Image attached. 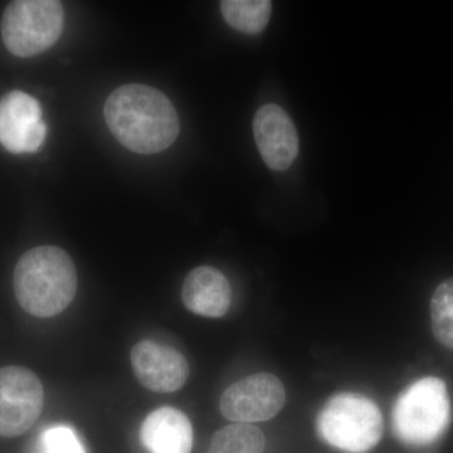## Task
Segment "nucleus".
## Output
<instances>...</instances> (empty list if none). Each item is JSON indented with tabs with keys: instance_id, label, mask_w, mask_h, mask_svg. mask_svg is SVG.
Instances as JSON below:
<instances>
[{
	"instance_id": "nucleus-1",
	"label": "nucleus",
	"mask_w": 453,
	"mask_h": 453,
	"mask_svg": "<svg viewBox=\"0 0 453 453\" xmlns=\"http://www.w3.org/2000/svg\"><path fill=\"white\" fill-rule=\"evenodd\" d=\"M104 115L112 135L134 153L151 155L177 140L180 122L177 110L159 89L131 83L107 97Z\"/></svg>"
},
{
	"instance_id": "nucleus-2",
	"label": "nucleus",
	"mask_w": 453,
	"mask_h": 453,
	"mask_svg": "<svg viewBox=\"0 0 453 453\" xmlns=\"http://www.w3.org/2000/svg\"><path fill=\"white\" fill-rule=\"evenodd\" d=\"M77 282L73 259L55 246L29 250L14 270L18 303L35 318H53L65 311L76 296Z\"/></svg>"
},
{
	"instance_id": "nucleus-3",
	"label": "nucleus",
	"mask_w": 453,
	"mask_h": 453,
	"mask_svg": "<svg viewBox=\"0 0 453 453\" xmlns=\"http://www.w3.org/2000/svg\"><path fill=\"white\" fill-rule=\"evenodd\" d=\"M316 431L326 445L344 453L372 451L383 436L380 407L365 395L344 392L324 404Z\"/></svg>"
},
{
	"instance_id": "nucleus-4",
	"label": "nucleus",
	"mask_w": 453,
	"mask_h": 453,
	"mask_svg": "<svg viewBox=\"0 0 453 453\" xmlns=\"http://www.w3.org/2000/svg\"><path fill=\"white\" fill-rule=\"evenodd\" d=\"M451 419V402L445 381L426 377L414 381L396 398L392 412L395 436L405 445L436 442Z\"/></svg>"
},
{
	"instance_id": "nucleus-5",
	"label": "nucleus",
	"mask_w": 453,
	"mask_h": 453,
	"mask_svg": "<svg viewBox=\"0 0 453 453\" xmlns=\"http://www.w3.org/2000/svg\"><path fill=\"white\" fill-rule=\"evenodd\" d=\"M65 11L57 0H16L2 18L3 42L12 55L33 57L50 50L64 31Z\"/></svg>"
},
{
	"instance_id": "nucleus-6",
	"label": "nucleus",
	"mask_w": 453,
	"mask_h": 453,
	"mask_svg": "<svg viewBox=\"0 0 453 453\" xmlns=\"http://www.w3.org/2000/svg\"><path fill=\"white\" fill-rule=\"evenodd\" d=\"M44 403L40 378L25 366L0 368V436L17 437L37 422Z\"/></svg>"
},
{
	"instance_id": "nucleus-7",
	"label": "nucleus",
	"mask_w": 453,
	"mask_h": 453,
	"mask_svg": "<svg viewBox=\"0 0 453 453\" xmlns=\"http://www.w3.org/2000/svg\"><path fill=\"white\" fill-rule=\"evenodd\" d=\"M285 402L282 381L270 372H257L229 386L220 396L219 408L229 421L252 425L273 418Z\"/></svg>"
},
{
	"instance_id": "nucleus-8",
	"label": "nucleus",
	"mask_w": 453,
	"mask_h": 453,
	"mask_svg": "<svg viewBox=\"0 0 453 453\" xmlns=\"http://www.w3.org/2000/svg\"><path fill=\"white\" fill-rule=\"evenodd\" d=\"M47 136L41 104L14 89L0 98V144L13 154L40 150Z\"/></svg>"
},
{
	"instance_id": "nucleus-9",
	"label": "nucleus",
	"mask_w": 453,
	"mask_h": 453,
	"mask_svg": "<svg viewBox=\"0 0 453 453\" xmlns=\"http://www.w3.org/2000/svg\"><path fill=\"white\" fill-rule=\"evenodd\" d=\"M130 362L139 383L153 392H177L189 377V365L183 354L153 340L134 345Z\"/></svg>"
},
{
	"instance_id": "nucleus-10",
	"label": "nucleus",
	"mask_w": 453,
	"mask_h": 453,
	"mask_svg": "<svg viewBox=\"0 0 453 453\" xmlns=\"http://www.w3.org/2000/svg\"><path fill=\"white\" fill-rule=\"evenodd\" d=\"M253 135L268 168L283 172L299 154V135L288 113L275 104L259 107L253 119Z\"/></svg>"
},
{
	"instance_id": "nucleus-11",
	"label": "nucleus",
	"mask_w": 453,
	"mask_h": 453,
	"mask_svg": "<svg viewBox=\"0 0 453 453\" xmlns=\"http://www.w3.org/2000/svg\"><path fill=\"white\" fill-rule=\"evenodd\" d=\"M181 301L193 314L211 319L222 318L231 308V285L217 268L196 267L184 280Z\"/></svg>"
},
{
	"instance_id": "nucleus-12",
	"label": "nucleus",
	"mask_w": 453,
	"mask_h": 453,
	"mask_svg": "<svg viewBox=\"0 0 453 453\" xmlns=\"http://www.w3.org/2000/svg\"><path fill=\"white\" fill-rule=\"evenodd\" d=\"M140 440L149 453H190L192 423L177 408H157L142 422Z\"/></svg>"
},
{
	"instance_id": "nucleus-13",
	"label": "nucleus",
	"mask_w": 453,
	"mask_h": 453,
	"mask_svg": "<svg viewBox=\"0 0 453 453\" xmlns=\"http://www.w3.org/2000/svg\"><path fill=\"white\" fill-rule=\"evenodd\" d=\"M220 11L228 26L246 35L265 31L273 13L270 0H223Z\"/></svg>"
},
{
	"instance_id": "nucleus-14",
	"label": "nucleus",
	"mask_w": 453,
	"mask_h": 453,
	"mask_svg": "<svg viewBox=\"0 0 453 453\" xmlns=\"http://www.w3.org/2000/svg\"><path fill=\"white\" fill-rule=\"evenodd\" d=\"M266 440L261 429L253 425L234 423L214 434L207 453H262Z\"/></svg>"
},
{
	"instance_id": "nucleus-15",
	"label": "nucleus",
	"mask_w": 453,
	"mask_h": 453,
	"mask_svg": "<svg viewBox=\"0 0 453 453\" xmlns=\"http://www.w3.org/2000/svg\"><path fill=\"white\" fill-rule=\"evenodd\" d=\"M431 324L437 342L453 350V277L440 283L434 292Z\"/></svg>"
},
{
	"instance_id": "nucleus-16",
	"label": "nucleus",
	"mask_w": 453,
	"mask_h": 453,
	"mask_svg": "<svg viewBox=\"0 0 453 453\" xmlns=\"http://www.w3.org/2000/svg\"><path fill=\"white\" fill-rule=\"evenodd\" d=\"M41 453H88L76 432L68 426L47 428L40 441Z\"/></svg>"
}]
</instances>
